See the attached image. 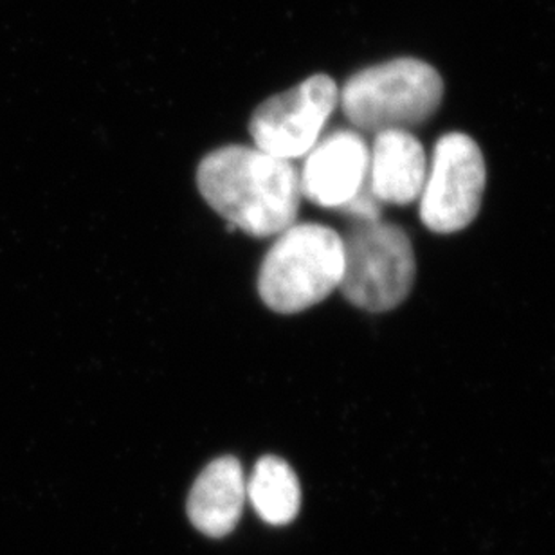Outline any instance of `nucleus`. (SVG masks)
<instances>
[{
    "mask_svg": "<svg viewBox=\"0 0 555 555\" xmlns=\"http://www.w3.org/2000/svg\"><path fill=\"white\" fill-rule=\"evenodd\" d=\"M247 498L266 524H291L301 505L298 476L285 460L268 454L258 460L247 480Z\"/></svg>",
    "mask_w": 555,
    "mask_h": 555,
    "instance_id": "9d476101",
    "label": "nucleus"
},
{
    "mask_svg": "<svg viewBox=\"0 0 555 555\" xmlns=\"http://www.w3.org/2000/svg\"><path fill=\"white\" fill-rule=\"evenodd\" d=\"M247 500V480L235 456H220L198 475L188 498L195 529L222 538L235 529Z\"/></svg>",
    "mask_w": 555,
    "mask_h": 555,
    "instance_id": "1a4fd4ad",
    "label": "nucleus"
},
{
    "mask_svg": "<svg viewBox=\"0 0 555 555\" xmlns=\"http://www.w3.org/2000/svg\"><path fill=\"white\" fill-rule=\"evenodd\" d=\"M443 98L438 70L416 59H397L359 70L339 92L343 113L353 127L379 134L421 127Z\"/></svg>",
    "mask_w": 555,
    "mask_h": 555,
    "instance_id": "7ed1b4c3",
    "label": "nucleus"
},
{
    "mask_svg": "<svg viewBox=\"0 0 555 555\" xmlns=\"http://www.w3.org/2000/svg\"><path fill=\"white\" fill-rule=\"evenodd\" d=\"M343 296L358 309L388 312L412 293L416 260L412 241L399 225L359 222L343 238Z\"/></svg>",
    "mask_w": 555,
    "mask_h": 555,
    "instance_id": "20e7f679",
    "label": "nucleus"
},
{
    "mask_svg": "<svg viewBox=\"0 0 555 555\" xmlns=\"http://www.w3.org/2000/svg\"><path fill=\"white\" fill-rule=\"evenodd\" d=\"M369 168V144L358 132H331L307 154L299 173L301 195L321 208L341 209L366 186Z\"/></svg>",
    "mask_w": 555,
    "mask_h": 555,
    "instance_id": "0eeeda50",
    "label": "nucleus"
},
{
    "mask_svg": "<svg viewBox=\"0 0 555 555\" xmlns=\"http://www.w3.org/2000/svg\"><path fill=\"white\" fill-rule=\"evenodd\" d=\"M337 103L336 81L326 75L310 76L255 111L249 124L255 146L280 159L304 157L320 141Z\"/></svg>",
    "mask_w": 555,
    "mask_h": 555,
    "instance_id": "423d86ee",
    "label": "nucleus"
},
{
    "mask_svg": "<svg viewBox=\"0 0 555 555\" xmlns=\"http://www.w3.org/2000/svg\"><path fill=\"white\" fill-rule=\"evenodd\" d=\"M345 269L343 236L321 224H293L263 258L258 293L278 314H298L339 288Z\"/></svg>",
    "mask_w": 555,
    "mask_h": 555,
    "instance_id": "f03ea898",
    "label": "nucleus"
},
{
    "mask_svg": "<svg viewBox=\"0 0 555 555\" xmlns=\"http://www.w3.org/2000/svg\"><path fill=\"white\" fill-rule=\"evenodd\" d=\"M426 176V152L415 135L408 130H385L375 134L366 184L380 204L415 203L421 197Z\"/></svg>",
    "mask_w": 555,
    "mask_h": 555,
    "instance_id": "6e6552de",
    "label": "nucleus"
},
{
    "mask_svg": "<svg viewBox=\"0 0 555 555\" xmlns=\"http://www.w3.org/2000/svg\"><path fill=\"white\" fill-rule=\"evenodd\" d=\"M486 179V159L475 139L462 132L438 139L418 197L427 230L440 235L465 230L480 214Z\"/></svg>",
    "mask_w": 555,
    "mask_h": 555,
    "instance_id": "39448f33",
    "label": "nucleus"
},
{
    "mask_svg": "<svg viewBox=\"0 0 555 555\" xmlns=\"http://www.w3.org/2000/svg\"><path fill=\"white\" fill-rule=\"evenodd\" d=\"M204 201L236 230L266 238L294 224L301 204V184L291 160L257 146L230 144L206 155L197 170Z\"/></svg>",
    "mask_w": 555,
    "mask_h": 555,
    "instance_id": "f257e3e1",
    "label": "nucleus"
}]
</instances>
